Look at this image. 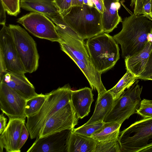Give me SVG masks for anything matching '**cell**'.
Segmentation results:
<instances>
[{
  "label": "cell",
  "instance_id": "6da1fadb",
  "mask_svg": "<svg viewBox=\"0 0 152 152\" xmlns=\"http://www.w3.org/2000/svg\"><path fill=\"white\" fill-rule=\"evenodd\" d=\"M121 23V30L113 37L120 45L122 56L125 58L141 50L149 40L152 22L142 15L133 13L124 18Z\"/></svg>",
  "mask_w": 152,
  "mask_h": 152
},
{
  "label": "cell",
  "instance_id": "7a4b0ae2",
  "mask_svg": "<svg viewBox=\"0 0 152 152\" xmlns=\"http://www.w3.org/2000/svg\"><path fill=\"white\" fill-rule=\"evenodd\" d=\"M61 50L77 64L88 80L92 90H96L97 98L107 90L102 83V73L94 67L91 61L84 40L66 34L60 35Z\"/></svg>",
  "mask_w": 152,
  "mask_h": 152
},
{
  "label": "cell",
  "instance_id": "3957f363",
  "mask_svg": "<svg viewBox=\"0 0 152 152\" xmlns=\"http://www.w3.org/2000/svg\"><path fill=\"white\" fill-rule=\"evenodd\" d=\"M66 23L84 40L103 32L102 14L96 7L83 4L60 13Z\"/></svg>",
  "mask_w": 152,
  "mask_h": 152
},
{
  "label": "cell",
  "instance_id": "277c9868",
  "mask_svg": "<svg viewBox=\"0 0 152 152\" xmlns=\"http://www.w3.org/2000/svg\"><path fill=\"white\" fill-rule=\"evenodd\" d=\"M72 90L69 84L59 87L48 93L39 110L27 117L26 126L31 139L39 137L47 121L56 111L71 101Z\"/></svg>",
  "mask_w": 152,
  "mask_h": 152
},
{
  "label": "cell",
  "instance_id": "5b68a950",
  "mask_svg": "<svg viewBox=\"0 0 152 152\" xmlns=\"http://www.w3.org/2000/svg\"><path fill=\"white\" fill-rule=\"evenodd\" d=\"M86 45L92 65L102 74L112 68L119 59L118 43L108 34L103 32L88 39Z\"/></svg>",
  "mask_w": 152,
  "mask_h": 152
},
{
  "label": "cell",
  "instance_id": "8992f818",
  "mask_svg": "<svg viewBox=\"0 0 152 152\" xmlns=\"http://www.w3.org/2000/svg\"><path fill=\"white\" fill-rule=\"evenodd\" d=\"M121 152H140L152 146V117L143 118L120 132Z\"/></svg>",
  "mask_w": 152,
  "mask_h": 152
},
{
  "label": "cell",
  "instance_id": "52a82bcc",
  "mask_svg": "<svg viewBox=\"0 0 152 152\" xmlns=\"http://www.w3.org/2000/svg\"><path fill=\"white\" fill-rule=\"evenodd\" d=\"M137 80L115 101L104 122L114 121L122 124L131 115L137 113L141 100L140 96L143 87L138 84Z\"/></svg>",
  "mask_w": 152,
  "mask_h": 152
},
{
  "label": "cell",
  "instance_id": "ba28073f",
  "mask_svg": "<svg viewBox=\"0 0 152 152\" xmlns=\"http://www.w3.org/2000/svg\"><path fill=\"white\" fill-rule=\"evenodd\" d=\"M8 26L26 72L31 73L36 71L39 66V56L35 41L18 25L9 24Z\"/></svg>",
  "mask_w": 152,
  "mask_h": 152
},
{
  "label": "cell",
  "instance_id": "9c48e42d",
  "mask_svg": "<svg viewBox=\"0 0 152 152\" xmlns=\"http://www.w3.org/2000/svg\"><path fill=\"white\" fill-rule=\"evenodd\" d=\"M17 22L37 37L52 42L61 41L55 24L43 14L31 12L18 19Z\"/></svg>",
  "mask_w": 152,
  "mask_h": 152
},
{
  "label": "cell",
  "instance_id": "30bf717a",
  "mask_svg": "<svg viewBox=\"0 0 152 152\" xmlns=\"http://www.w3.org/2000/svg\"><path fill=\"white\" fill-rule=\"evenodd\" d=\"M78 119L71 101L49 118L39 137H44L65 130L73 129L77 124Z\"/></svg>",
  "mask_w": 152,
  "mask_h": 152
},
{
  "label": "cell",
  "instance_id": "8fae6325",
  "mask_svg": "<svg viewBox=\"0 0 152 152\" xmlns=\"http://www.w3.org/2000/svg\"><path fill=\"white\" fill-rule=\"evenodd\" d=\"M26 99L16 91L0 82V107L10 118L25 119Z\"/></svg>",
  "mask_w": 152,
  "mask_h": 152
},
{
  "label": "cell",
  "instance_id": "7c38bea8",
  "mask_svg": "<svg viewBox=\"0 0 152 152\" xmlns=\"http://www.w3.org/2000/svg\"><path fill=\"white\" fill-rule=\"evenodd\" d=\"M0 31V52L4 56L7 71L27 73L20 59L8 26L2 25Z\"/></svg>",
  "mask_w": 152,
  "mask_h": 152
},
{
  "label": "cell",
  "instance_id": "4fadbf2b",
  "mask_svg": "<svg viewBox=\"0 0 152 152\" xmlns=\"http://www.w3.org/2000/svg\"><path fill=\"white\" fill-rule=\"evenodd\" d=\"M73 129H66L43 137H38L27 152H67L68 145Z\"/></svg>",
  "mask_w": 152,
  "mask_h": 152
},
{
  "label": "cell",
  "instance_id": "5bb4252c",
  "mask_svg": "<svg viewBox=\"0 0 152 152\" xmlns=\"http://www.w3.org/2000/svg\"><path fill=\"white\" fill-rule=\"evenodd\" d=\"M25 119L10 118L7 125L0 136V152L4 148L7 152H20L18 149L19 140Z\"/></svg>",
  "mask_w": 152,
  "mask_h": 152
},
{
  "label": "cell",
  "instance_id": "9a60e30c",
  "mask_svg": "<svg viewBox=\"0 0 152 152\" xmlns=\"http://www.w3.org/2000/svg\"><path fill=\"white\" fill-rule=\"evenodd\" d=\"M0 82L16 91L26 100L38 94L24 73L6 71L0 78Z\"/></svg>",
  "mask_w": 152,
  "mask_h": 152
},
{
  "label": "cell",
  "instance_id": "2e32d148",
  "mask_svg": "<svg viewBox=\"0 0 152 152\" xmlns=\"http://www.w3.org/2000/svg\"><path fill=\"white\" fill-rule=\"evenodd\" d=\"M93 96L92 89L88 87L72 90L71 102L79 118L82 119L88 115L94 101Z\"/></svg>",
  "mask_w": 152,
  "mask_h": 152
},
{
  "label": "cell",
  "instance_id": "e0dca14e",
  "mask_svg": "<svg viewBox=\"0 0 152 152\" xmlns=\"http://www.w3.org/2000/svg\"><path fill=\"white\" fill-rule=\"evenodd\" d=\"M152 50V41L149 40L142 49L124 58L126 70L134 75L137 79L145 69Z\"/></svg>",
  "mask_w": 152,
  "mask_h": 152
},
{
  "label": "cell",
  "instance_id": "ac0fdd59",
  "mask_svg": "<svg viewBox=\"0 0 152 152\" xmlns=\"http://www.w3.org/2000/svg\"><path fill=\"white\" fill-rule=\"evenodd\" d=\"M104 10L102 13L103 31L108 34L117 27L122 20L118 11L121 7L120 0H103Z\"/></svg>",
  "mask_w": 152,
  "mask_h": 152
},
{
  "label": "cell",
  "instance_id": "d6986e66",
  "mask_svg": "<svg viewBox=\"0 0 152 152\" xmlns=\"http://www.w3.org/2000/svg\"><path fill=\"white\" fill-rule=\"evenodd\" d=\"M115 100L112 94L107 91L97 98L93 114L83 125L103 121L111 111Z\"/></svg>",
  "mask_w": 152,
  "mask_h": 152
},
{
  "label": "cell",
  "instance_id": "ffe728a7",
  "mask_svg": "<svg viewBox=\"0 0 152 152\" xmlns=\"http://www.w3.org/2000/svg\"><path fill=\"white\" fill-rule=\"evenodd\" d=\"M97 142L92 137L74 132L69 140L67 152H95Z\"/></svg>",
  "mask_w": 152,
  "mask_h": 152
},
{
  "label": "cell",
  "instance_id": "44dd1931",
  "mask_svg": "<svg viewBox=\"0 0 152 152\" xmlns=\"http://www.w3.org/2000/svg\"><path fill=\"white\" fill-rule=\"evenodd\" d=\"M23 9L43 14L47 17L59 11L55 0H20Z\"/></svg>",
  "mask_w": 152,
  "mask_h": 152
},
{
  "label": "cell",
  "instance_id": "7402d4cb",
  "mask_svg": "<svg viewBox=\"0 0 152 152\" xmlns=\"http://www.w3.org/2000/svg\"><path fill=\"white\" fill-rule=\"evenodd\" d=\"M121 124L117 122H104L101 128L93 134L91 137L97 142L118 139Z\"/></svg>",
  "mask_w": 152,
  "mask_h": 152
},
{
  "label": "cell",
  "instance_id": "603a6c76",
  "mask_svg": "<svg viewBox=\"0 0 152 152\" xmlns=\"http://www.w3.org/2000/svg\"><path fill=\"white\" fill-rule=\"evenodd\" d=\"M137 79L134 75L126 70V73L115 86L107 91L112 94L115 100L126 89L130 87Z\"/></svg>",
  "mask_w": 152,
  "mask_h": 152
},
{
  "label": "cell",
  "instance_id": "cb8c5ba5",
  "mask_svg": "<svg viewBox=\"0 0 152 152\" xmlns=\"http://www.w3.org/2000/svg\"><path fill=\"white\" fill-rule=\"evenodd\" d=\"M47 96V94L41 93L26 100L25 107L26 117L30 116L37 113L42 107Z\"/></svg>",
  "mask_w": 152,
  "mask_h": 152
},
{
  "label": "cell",
  "instance_id": "d4e9b609",
  "mask_svg": "<svg viewBox=\"0 0 152 152\" xmlns=\"http://www.w3.org/2000/svg\"><path fill=\"white\" fill-rule=\"evenodd\" d=\"M95 152H121L118 139L97 142Z\"/></svg>",
  "mask_w": 152,
  "mask_h": 152
},
{
  "label": "cell",
  "instance_id": "484cf974",
  "mask_svg": "<svg viewBox=\"0 0 152 152\" xmlns=\"http://www.w3.org/2000/svg\"><path fill=\"white\" fill-rule=\"evenodd\" d=\"M104 123V121H101L86 125H83L78 128H74L72 131L77 134L91 137L93 134L100 129Z\"/></svg>",
  "mask_w": 152,
  "mask_h": 152
},
{
  "label": "cell",
  "instance_id": "4316f807",
  "mask_svg": "<svg viewBox=\"0 0 152 152\" xmlns=\"http://www.w3.org/2000/svg\"><path fill=\"white\" fill-rule=\"evenodd\" d=\"M8 14L17 16L20 12V0H0Z\"/></svg>",
  "mask_w": 152,
  "mask_h": 152
},
{
  "label": "cell",
  "instance_id": "83f0119b",
  "mask_svg": "<svg viewBox=\"0 0 152 152\" xmlns=\"http://www.w3.org/2000/svg\"><path fill=\"white\" fill-rule=\"evenodd\" d=\"M137 113L143 118L152 117V100L146 99L141 100Z\"/></svg>",
  "mask_w": 152,
  "mask_h": 152
},
{
  "label": "cell",
  "instance_id": "f1b7e54d",
  "mask_svg": "<svg viewBox=\"0 0 152 152\" xmlns=\"http://www.w3.org/2000/svg\"><path fill=\"white\" fill-rule=\"evenodd\" d=\"M152 75V50L150 54L148 60L143 72L137 79L144 80Z\"/></svg>",
  "mask_w": 152,
  "mask_h": 152
},
{
  "label": "cell",
  "instance_id": "f546056e",
  "mask_svg": "<svg viewBox=\"0 0 152 152\" xmlns=\"http://www.w3.org/2000/svg\"><path fill=\"white\" fill-rule=\"evenodd\" d=\"M130 6L133 8V13L137 15L143 14V0H131Z\"/></svg>",
  "mask_w": 152,
  "mask_h": 152
},
{
  "label": "cell",
  "instance_id": "4dcf8cb0",
  "mask_svg": "<svg viewBox=\"0 0 152 152\" xmlns=\"http://www.w3.org/2000/svg\"><path fill=\"white\" fill-rule=\"evenodd\" d=\"M29 132L24 124L22 126L19 140L18 149L20 152V149L27 140L29 136Z\"/></svg>",
  "mask_w": 152,
  "mask_h": 152
},
{
  "label": "cell",
  "instance_id": "1f68e13d",
  "mask_svg": "<svg viewBox=\"0 0 152 152\" xmlns=\"http://www.w3.org/2000/svg\"><path fill=\"white\" fill-rule=\"evenodd\" d=\"M59 12H63L72 7V0H55Z\"/></svg>",
  "mask_w": 152,
  "mask_h": 152
},
{
  "label": "cell",
  "instance_id": "d6a6232c",
  "mask_svg": "<svg viewBox=\"0 0 152 152\" xmlns=\"http://www.w3.org/2000/svg\"><path fill=\"white\" fill-rule=\"evenodd\" d=\"M151 10V3L150 1L143 5V14L142 15L152 21V14Z\"/></svg>",
  "mask_w": 152,
  "mask_h": 152
},
{
  "label": "cell",
  "instance_id": "836d02e7",
  "mask_svg": "<svg viewBox=\"0 0 152 152\" xmlns=\"http://www.w3.org/2000/svg\"><path fill=\"white\" fill-rule=\"evenodd\" d=\"M6 11L1 2L0 1V24L2 25L5 24L6 22Z\"/></svg>",
  "mask_w": 152,
  "mask_h": 152
},
{
  "label": "cell",
  "instance_id": "e575fe53",
  "mask_svg": "<svg viewBox=\"0 0 152 152\" xmlns=\"http://www.w3.org/2000/svg\"><path fill=\"white\" fill-rule=\"evenodd\" d=\"M95 7L101 13L104 10V7L103 0H92Z\"/></svg>",
  "mask_w": 152,
  "mask_h": 152
},
{
  "label": "cell",
  "instance_id": "d590c367",
  "mask_svg": "<svg viewBox=\"0 0 152 152\" xmlns=\"http://www.w3.org/2000/svg\"><path fill=\"white\" fill-rule=\"evenodd\" d=\"M7 118L3 114L0 115V134L4 131L7 126Z\"/></svg>",
  "mask_w": 152,
  "mask_h": 152
},
{
  "label": "cell",
  "instance_id": "8d00e7d4",
  "mask_svg": "<svg viewBox=\"0 0 152 152\" xmlns=\"http://www.w3.org/2000/svg\"><path fill=\"white\" fill-rule=\"evenodd\" d=\"M83 4V0H72V6H77L82 7Z\"/></svg>",
  "mask_w": 152,
  "mask_h": 152
},
{
  "label": "cell",
  "instance_id": "74e56055",
  "mask_svg": "<svg viewBox=\"0 0 152 152\" xmlns=\"http://www.w3.org/2000/svg\"><path fill=\"white\" fill-rule=\"evenodd\" d=\"M144 80H152V75L145 78Z\"/></svg>",
  "mask_w": 152,
  "mask_h": 152
},
{
  "label": "cell",
  "instance_id": "f35d334b",
  "mask_svg": "<svg viewBox=\"0 0 152 152\" xmlns=\"http://www.w3.org/2000/svg\"><path fill=\"white\" fill-rule=\"evenodd\" d=\"M151 0H143V4H144L150 1Z\"/></svg>",
  "mask_w": 152,
  "mask_h": 152
},
{
  "label": "cell",
  "instance_id": "ab89813d",
  "mask_svg": "<svg viewBox=\"0 0 152 152\" xmlns=\"http://www.w3.org/2000/svg\"><path fill=\"white\" fill-rule=\"evenodd\" d=\"M151 12L152 14V0H151Z\"/></svg>",
  "mask_w": 152,
  "mask_h": 152
},
{
  "label": "cell",
  "instance_id": "60d3db41",
  "mask_svg": "<svg viewBox=\"0 0 152 152\" xmlns=\"http://www.w3.org/2000/svg\"><path fill=\"white\" fill-rule=\"evenodd\" d=\"M151 35H152V33H151Z\"/></svg>",
  "mask_w": 152,
  "mask_h": 152
}]
</instances>
